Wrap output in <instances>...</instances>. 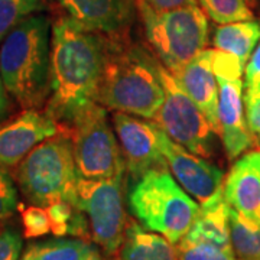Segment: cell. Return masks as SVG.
<instances>
[{"label": "cell", "mask_w": 260, "mask_h": 260, "mask_svg": "<svg viewBox=\"0 0 260 260\" xmlns=\"http://www.w3.org/2000/svg\"><path fill=\"white\" fill-rule=\"evenodd\" d=\"M112 123L132 179L138 181L153 169L168 168L167 159L159 148L156 123L120 112L113 113Z\"/></svg>", "instance_id": "7c38bea8"}, {"label": "cell", "mask_w": 260, "mask_h": 260, "mask_svg": "<svg viewBox=\"0 0 260 260\" xmlns=\"http://www.w3.org/2000/svg\"><path fill=\"white\" fill-rule=\"evenodd\" d=\"M179 260H239L233 247H223L207 242H189L182 239L178 243Z\"/></svg>", "instance_id": "cb8c5ba5"}, {"label": "cell", "mask_w": 260, "mask_h": 260, "mask_svg": "<svg viewBox=\"0 0 260 260\" xmlns=\"http://www.w3.org/2000/svg\"><path fill=\"white\" fill-rule=\"evenodd\" d=\"M80 178L109 179L124 175L126 165L107 109L94 103L68 127Z\"/></svg>", "instance_id": "52a82bcc"}, {"label": "cell", "mask_w": 260, "mask_h": 260, "mask_svg": "<svg viewBox=\"0 0 260 260\" xmlns=\"http://www.w3.org/2000/svg\"><path fill=\"white\" fill-rule=\"evenodd\" d=\"M246 120L254 142L260 143V91L256 95L244 100Z\"/></svg>", "instance_id": "f1b7e54d"}, {"label": "cell", "mask_w": 260, "mask_h": 260, "mask_svg": "<svg viewBox=\"0 0 260 260\" xmlns=\"http://www.w3.org/2000/svg\"><path fill=\"white\" fill-rule=\"evenodd\" d=\"M67 16L113 42H127L136 0H59Z\"/></svg>", "instance_id": "5bb4252c"}, {"label": "cell", "mask_w": 260, "mask_h": 260, "mask_svg": "<svg viewBox=\"0 0 260 260\" xmlns=\"http://www.w3.org/2000/svg\"><path fill=\"white\" fill-rule=\"evenodd\" d=\"M129 207L138 221L178 244L191 230L200 204L178 184L169 168L153 169L136 181Z\"/></svg>", "instance_id": "277c9868"}, {"label": "cell", "mask_w": 260, "mask_h": 260, "mask_svg": "<svg viewBox=\"0 0 260 260\" xmlns=\"http://www.w3.org/2000/svg\"><path fill=\"white\" fill-rule=\"evenodd\" d=\"M16 168L19 188L32 204L67 201L75 207L80 175L68 130L39 143Z\"/></svg>", "instance_id": "5b68a950"}, {"label": "cell", "mask_w": 260, "mask_h": 260, "mask_svg": "<svg viewBox=\"0 0 260 260\" xmlns=\"http://www.w3.org/2000/svg\"><path fill=\"white\" fill-rule=\"evenodd\" d=\"M68 130L45 110L25 109L0 123V168H15L39 143Z\"/></svg>", "instance_id": "4fadbf2b"}, {"label": "cell", "mask_w": 260, "mask_h": 260, "mask_svg": "<svg viewBox=\"0 0 260 260\" xmlns=\"http://www.w3.org/2000/svg\"><path fill=\"white\" fill-rule=\"evenodd\" d=\"M164 97L158 61L142 48L109 41L99 103L107 110L153 120Z\"/></svg>", "instance_id": "3957f363"}, {"label": "cell", "mask_w": 260, "mask_h": 260, "mask_svg": "<svg viewBox=\"0 0 260 260\" xmlns=\"http://www.w3.org/2000/svg\"><path fill=\"white\" fill-rule=\"evenodd\" d=\"M20 260H103L102 251L85 239H64L28 244Z\"/></svg>", "instance_id": "d6986e66"}, {"label": "cell", "mask_w": 260, "mask_h": 260, "mask_svg": "<svg viewBox=\"0 0 260 260\" xmlns=\"http://www.w3.org/2000/svg\"><path fill=\"white\" fill-rule=\"evenodd\" d=\"M20 220L25 239H38L51 233V221L45 207L38 204L20 205Z\"/></svg>", "instance_id": "d4e9b609"}, {"label": "cell", "mask_w": 260, "mask_h": 260, "mask_svg": "<svg viewBox=\"0 0 260 260\" xmlns=\"http://www.w3.org/2000/svg\"><path fill=\"white\" fill-rule=\"evenodd\" d=\"M51 34L49 19L35 13L2 41L0 75L9 95L23 110L47 106L51 94Z\"/></svg>", "instance_id": "7a4b0ae2"}, {"label": "cell", "mask_w": 260, "mask_h": 260, "mask_svg": "<svg viewBox=\"0 0 260 260\" xmlns=\"http://www.w3.org/2000/svg\"><path fill=\"white\" fill-rule=\"evenodd\" d=\"M44 8V0H0V42L20 22Z\"/></svg>", "instance_id": "603a6c76"}, {"label": "cell", "mask_w": 260, "mask_h": 260, "mask_svg": "<svg viewBox=\"0 0 260 260\" xmlns=\"http://www.w3.org/2000/svg\"><path fill=\"white\" fill-rule=\"evenodd\" d=\"M145 37L155 55L174 74L208 45V20L198 5L168 12L138 6Z\"/></svg>", "instance_id": "8992f818"}, {"label": "cell", "mask_w": 260, "mask_h": 260, "mask_svg": "<svg viewBox=\"0 0 260 260\" xmlns=\"http://www.w3.org/2000/svg\"><path fill=\"white\" fill-rule=\"evenodd\" d=\"M158 71L164 85V103L153 117L160 129L181 146L203 158H213L214 136H218L203 110L189 97L177 77L158 59Z\"/></svg>", "instance_id": "ba28073f"}, {"label": "cell", "mask_w": 260, "mask_h": 260, "mask_svg": "<svg viewBox=\"0 0 260 260\" xmlns=\"http://www.w3.org/2000/svg\"><path fill=\"white\" fill-rule=\"evenodd\" d=\"M22 237L16 230L6 229L0 232V260H20Z\"/></svg>", "instance_id": "83f0119b"}, {"label": "cell", "mask_w": 260, "mask_h": 260, "mask_svg": "<svg viewBox=\"0 0 260 260\" xmlns=\"http://www.w3.org/2000/svg\"><path fill=\"white\" fill-rule=\"evenodd\" d=\"M9 93L5 87L3 78L0 75V123L5 120L6 114L9 113Z\"/></svg>", "instance_id": "4dcf8cb0"}, {"label": "cell", "mask_w": 260, "mask_h": 260, "mask_svg": "<svg viewBox=\"0 0 260 260\" xmlns=\"http://www.w3.org/2000/svg\"><path fill=\"white\" fill-rule=\"evenodd\" d=\"M123 178H80L77 184L75 208L87 217L93 242L107 254L120 250L127 225Z\"/></svg>", "instance_id": "9c48e42d"}, {"label": "cell", "mask_w": 260, "mask_h": 260, "mask_svg": "<svg viewBox=\"0 0 260 260\" xmlns=\"http://www.w3.org/2000/svg\"><path fill=\"white\" fill-rule=\"evenodd\" d=\"M230 242L239 260H260V227H253L230 208Z\"/></svg>", "instance_id": "44dd1931"}, {"label": "cell", "mask_w": 260, "mask_h": 260, "mask_svg": "<svg viewBox=\"0 0 260 260\" xmlns=\"http://www.w3.org/2000/svg\"><path fill=\"white\" fill-rule=\"evenodd\" d=\"M179 84L189 97L203 110L211 123L215 133L220 136L221 127L218 120V83L213 68V49H204L174 73Z\"/></svg>", "instance_id": "2e32d148"}, {"label": "cell", "mask_w": 260, "mask_h": 260, "mask_svg": "<svg viewBox=\"0 0 260 260\" xmlns=\"http://www.w3.org/2000/svg\"><path fill=\"white\" fill-rule=\"evenodd\" d=\"M260 42V22L254 19L224 23L215 29L213 45L215 49L233 54L243 65L247 64Z\"/></svg>", "instance_id": "ffe728a7"}, {"label": "cell", "mask_w": 260, "mask_h": 260, "mask_svg": "<svg viewBox=\"0 0 260 260\" xmlns=\"http://www.w3.org/2000/svg\"><path fill=\"white\" fill-rule=\"evenodd\" d=\"M213 68L218 83V120L227 158L233 160L246 153L253 145L244 106V65L237 56L213 49Z\"/></svg>", "instance_id": "30bf717a"}, {"label": "cell", "mask_w": 260, "mask_h": 260, "mask_svg": "<svg viewBox=\"0 0 260 260\" xmlns=\"http://www.w3.org/2000/svg\"><path fill=\"white\" fill-rule=\"evenodd\" d=\"M120 257L121 260H179L174 243L133 220L126 225Z\"/></svg>", "instance_id": "ac0fdd59"}, {"label": "cell", "mask_w": 260, "mask_h": 260, "mask_svg": "<svg viewBox=\"0 0 260 260\" xmlns=\"http://www.w3.org/2000/svg\"><path fill=\"white\" fill-rule=\"evenodd\" d=\"M109 39L59 16L51 34V94L45 112L59 124L71 123L99 103Z\"/></svg>", "instance_id": "6da1fadb"}, {"label": "cell", "mask_w": 260, "mask_h": 260, "mask_svg": "<svg viewBox=\"0 0 260 260\" xmlns=\"http://www.w3.org/2000/svg\"><path fill=\"white\" fill-rule=\"evenodd\" d=\"M229 214L230 207L224 198L221 188L207 203L200 204L198 215L184 239L189 242H207L223 247H232Z\"/></svg>", "instance_id": "e0dca14e"}, {"label": "cell", "mask_w": 260, "mask_h": 260, "mask_svg": "<svg viewBox=\"0 0 260 260\" xmlns=\"http://www.w3.org/2000/svg\"><path fill=\"white\" fill-rule=\"evenodd\" d=\"M260 91V42L244 65V100Z\"/></svg>", "instance_id": "4316f807"}, {"label": "cell", "mask_w": 260, "mask_h": 260, "mask_svg": "<svg viewBox=\"0 0 260 260\" xmlns=\"http://www.w3.org/2000/svg\"><path fill=\"white\" fill-rule=\"evenodd\" d=\"M207 18L218 25L253 19L249 0H197Z\"/></svg>", "instance_id": "7402d4cb"}, {"label": "cell", "mask_w": 260, "mask_h": 260, "mask_svg": "<svg viewBox=\"0 0 260 260\" xmlns=\"http://www.w3.org/2000/svg\"><path fill=\"white\" fill-rule=\"evenodd\" d=\"M19 207L18 191L5 168H0V221L9 218Z\"/></svg>", "instance_id": "484cf974"}, {"label": "cell", "mask_w": 260, "mask_h": 260, "mask_svg": "<svg viewBox=\"0 0 260 260\" xmlns=\"http://www.w3.org/2000/svg\"><path fill=\"white\" fill-rule=\"evenodd\" d=\"M158 142L169 171L198 204L207 203L223 188L224 172L215 164L181 146L160 127L158 129Z\"/></svg>", "instance_id": "8fae6325"}, {"label": "cell", "mask_w": 260, "mask_h": 260, "mask_svg": "<svg viewBox=\"0 0 260 260\" xmlns=\"http://www.w3.org/2000/svg\"><path fill=\"white\" fill-rule=\"evenodd\" d=\"M197 5V0H136V6H146L155 12H168Z\"/></svg>", "instance_id": "f546056e"}, {"label": "cell", "mask_w": 260, "mask_h": 260, "mask_svg": "<svg viewBox=\"0 0 260 260\" xmlns=\"http://www.w3.org/2000/svg\"><path fill=\"white\" fill-rule=\"evenodd\" d=\"M224 198L230 208L253 227H260V150L236 159L224 179Z\"/></svg>", "instance_id": "9a60e30c"}]
</instances>
